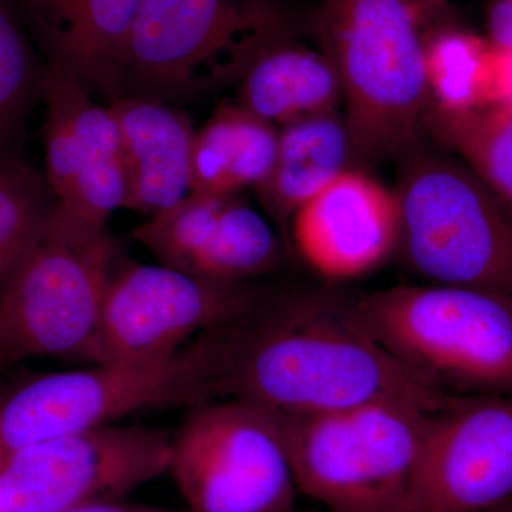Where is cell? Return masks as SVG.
Returning a JSON list of instances; mask_svg holds the SVG:
<instances>
[{"instance_id":"6da1fadb","label":"cell","mask_w":512,"mask_h":512,"mask_svg":"<svg viewBox=\"0 0 512 512\" xmlns=\"http://www.w3.org/2000/svg\"><path fill=\"white\" fill-rule=\"evenodd\" d=\"M211 336L217 400L315 416L386 400L441 409L453 397L400 366L345 293L274 292Z\"/></svg>"},{"instance_id":"7a4b0ae2","label":"cell","mask_w":512,"mask_h":512,"mask_svg":"<svg viewBox=\"0 0 512 512\" xmlns=\"http://www.w3.org/2000/svg\"><path fill=\"white\" fill-rule=\"evenodd\" d=\"M431 0H323L313 18L338 73L353 170L400 160L424 140Z\"/></svg>"},{"instance_id":"3957f363","label":"cell","mask_w":512,"mask_h":512,"mask_svg":"<svg viewBox=\"0 0 512 512\" xmlns=\"http://www.w3.org/2000/svg\"><path fill=\"white\" fill-rule=\"evenodd\" d=\"M363 325L433 389L512 394V299L483 289L399 285L352 295Z\"/></svg>"},{"instance_id":"277c9868","label":"cell","mask_w":512,"mask_h":512,"mask_svg":"<svg viewBox=\"0 0 512 512\" xmlns=\"http://www.w3.org/2000/svg\"><path fill=\"white\" fill-rule=\"evenodd\" d=\"M399 249L431 284L512 299V208L463 161L424 138L400 160Z\"/></svg>"},{"instance_id":"5b68a950","label":"cell","mask_w":512,"mask_h":512,"mask_svg":"<svg viewBox=\"0 0 512 512\" xmlns=\"http://www.w3.org/2000/svg\"><path fill=\"white\" fill-rule=\"evenodd\" d=\"M437 410L386 400L315 416L276 413L296 488L330 512H406Z\"/></svg>"},{"instance_id":"8992f818","label":"cell","mask_w":512,"mask_h":512,"mask_svg":"<svg viewBox=\"0 0 512 512\" xmlns=\"http://www.w3.org/2000/svg\"><path fill=\"white\" fill-rule=\"evenodd\" d=\"M289 19L268 0H143L121 53L119 99L175 106L237 83Z\"/></svg>"},{"instance_id":"52a82bcc","label":"cell","mask_w":512,"mask_h":512,"mask_svg":"<svg viewBox=\"0 0 512 512\" xmlns=\"http://www.w3.org/2000/svg\"><path fill=\"white\" fill-rule=\"evenodd\" d=\"M116 247L52 208L42 237L0 288V360H93Z\"/></svg>"},{"instance_id":"ba28073f","label":"cell","mask_w":512,"mask_h":512,"mask_svg":"<svg viewBox=\"0 0 512 512\" xmlns=\"http://www.w3.org/2000/svg\"><path fill=\"white\" fill-rule=\"evenodd\" d=\"M217 400L211 332L154 365L46 373L0 399V460L57 437L111 426L153 407Z\"/></svg>"},{"instance_id":"9c48e42d","label":"cell","mask_w":512,"mask_h":512,"mask_svg":"<svg viewBox=\"0 0 512 512\" xmlns=\"http://www.w3.org/2000/svg\"><path fill=\"white\" fill-rule=\"evenodd\" d=\"M168 473L190 512H293L298 493L278 414L202 403L171 437Z\"/></svg>"},{"instance_id":"30bf717a","label":"cell","mask_w":512,"mask_h":512,"mask_svg":"<svg viewBox=\"0 0 512 512\" xmlns=\"http://www.w3.org/2000/svg\"><path fill=\"white\" fill-rule=\"evenodd\" d=\"M251 284H221L165 265L114 266L101 309L93 365L165 362L272 295Z\"/></svg>"},{"instance_id":"8fae6325","label":"cell","mask_w":512,"mask_h":512,"mask_svg":"<svg viewBox=\"0 0 512 512\" xmlns=\"http://www.w3.org/2000/svg\"><path fill=\"white\" fill-rule=\"evenodd\" d=\"M171 437L100 427L40 441L0 460V512H63L116 501L168 473Z\"/></svg>"},{"instance_id":"7c38bea8","label":"cell","mask_w":512,"mask_h":512,"mask_svg":"<svg viewBox=\"0 0 512 512\" xmlns=\"http://www.w3.org/2000/svg\"><path fill=\"white\" fill-rule=\"evenodd\" d=\"M512 500V394L453 396L431 416L406 512H477Z\"/></svg>"},{"instance_id":"4fadbf2b","label":"cell","mask_w":512,"mask_h":512,"mask_svg":"<svg viewBox=\"0 0 512 512\" xmlns=\"http://www.w3.org/2000/svg\"><path fill=\"white\" fill-rule=\"evenodd\" d=\"M40 97L45 104V178L53 207L70 220L104 231L126 197L119 126L110 104L46 64Z\"/></svg>"},{"instance_id":"5bb4252c","label":"cell","mask_w":512,"mask_h":512,"mask_svg":"<svg viewBox=\"0 0 512 512\" xmlns=\"http://www.w3.org/2000/svg\"><path fill=\"white\" fill-rule=\"evenodd\" d=\"M158 264L221 282L249 284L282 261L281 239L241 194L190 192L133 232Z\"/></svg>"},{"instance_id":"9a60e30c","label":"cell","mask_w":512,"mask_h":512,"mask_svg":"<svg viewBox=\"0 0 512 512\" xmlns=\"http://www.w3.org/2000/svg\"><path fill=\"white\" fill-rule=\"evenodd\" d=\"M288 237L316 274L359 278L399 249L396 195L365 171L348 170L295 212Z\"/></svg>"},{"instance_id":"2e32d148","label":"cell","mask_w":512,"mask_h":512,"mask_svg":"<svg viewBox=\"0 0 512 512\" xmlns=\"http://www.w3.org/2000/svg\"><path fill=\"white\" fill-rule=\"evenodd\" d=\"M143 0H19L46 66L107 104L119 99L121 53Z\"/></svg>"},{"instance_id":"e0dca14e","label":"cell","mask_w":512,"mask_h":512,"mask_svg":"<svg viewBox=\"0 0 512 512\" xmlns=\"http://www.w3.org/2000/svg\"><path fill=\"white\" fill-rule=\"evenodd\" d=\"M120 133L124 208L151 218L191 192L195 128L174 104L120 97L110 103Z\"/></svg>"},{"instance_id":"ac0fdd59","label":"cell","mask_w":512,"mask_h":512,"mask_svg":"<svg viewBox=\"0 0 512 512\" xmlns=\"http://www.w3.org/2000/svg\"><path fill=\"white\" fill-rule=\"evenodd\" d=\"M295 22L271 33L238 80L242 109L276 128L338 111L342 92L326 53L296 40Z\"/></svg>"},{"instance_id":"d6986e66","label":"cell","mask_w":512,"mask_h":512,"mask_svg":"<svg viewBox=\"0 0 512 512\" xmlns=\"http://www.w3.org/2000/svg\"><path fill=\"white\" fill-rule=\"evenodd\" d=\"M348 170L353 164L345 119L338 111L318 114L279 128L271 173L255 191L288 235L295 212Z\"/></svg>"},{"instance_id":"ffe728a7","label":"cell","mask_w":512,"mask_h":512,"mask_svg":"<svg viewBox=\"0 0 512 512\" xmlns=\"http://www.w3.org/2000/svg\"><path fill=\"white\" fill-rule=\"evenodd\" d=\"M278 128L237 103H222L195 128L191 192L239 194L259 187L274 165Z\"/></svg>"},{"instance_id":"44dd1931","label":"cell","mask_w":512,"mask_h":512,"mask_svg":"<svg viewBox=\"0 0 512 512\" xmlns=\"http://www.w3.org/2000/svg\"><path fill=\"white\" fill-rule=\"evenodd\" d=\"M424 137L453 154L512 208V110L483 107L441 109L430 100L423 117Z\"/></svg>"},{"instance_id":"7402d4cb","label":"cell","mask_w":512,"mask_h":512,"mask_svg":"<svg viewBox=\"0 0 512 512\" xmlns=\"http://www.w3.org/2000/svg\"><path fill=\"white\" fill-rule=\"evenodd\" d=\"M491 50L487 39L457 28L427 33L426 73L430 99L444 110L487 106Z\"/></svg>"},{"instance_id":"603a6c76","label":"cell","mask_w":512,"mask_h":512,"mask_svg":"<svg viewBox=\"0 0 512 512\" xmlns=\"http://www.w3.org/2000/svg\"><path fill=\"white\" fill-rule=\"evenodd\" d=\"M53 204L45 175L0 147V288L42 237Z\"/></svg>"},{"instance_id":"cb8c5ba5","label":"cell","mask_w":512,"mask_h":512,"mask_svg":"<svg viewBox=\"0 0 512 512\" xmlns=\"http://www.w3.org/2000/svg\"><path fill=\"white\" fill-rule=\"evenodd\" d=\"M43 70L15 5L0 0V147L22 124L33 97L40 96Z\"/></svg>"},{"instance_id":"d4e9b609","label":"cell","mask_w":512,"mask_h":512,"mask_svg":"<svg viewBox=\"0 0 512 512\" xmlns=\"http://www.w3.org/2000/svg\"><path fill=\"white\" fill-rule=\"evenodd\" d=\"M487 106L512 110V50H491Z\"/></svg>"},{"instance_id":"484cf974","label":"cell","mask_w":512,"mask_h":512,"mask_svg":"<svg viewBox=\"0 0 512 512\" xmlns=\"http://www.w3.org/2000/svg\"><path fill=\"white\" fill-rule=\"evenodd\" d=\"M487 37L495 49L512 50V0H493L487 9Z\"/></svg>"},{"instance_id":"4316f807","label":"cell","mask_w":512,"mask_h":512,"mask_svg":"<svg viewBox=\"0 0 512 512\" xmlns=\"http://www.w3.org/2000/svg\"><path fill=\"white\" fill-rule=\"evenodd\" d=\"M63 512H167L160 508L146 507V505L121 504L116 501H101L82 505V507L72 508Z\"/></svg>"},{"instance_id":"83f0119b","label":"cell","mask_w":512,"mask_h":512,"mask_svg":"<svg viewBox=\"0 0 512 512\" xmlns=\"http://www.w3.org/2000/svg\"><path fill=\"white\" fill-rule=\"evenodd\" d=\"M477 512H512V500L507 501V503L495 505V507L487 508V510Z\"/></svg>"},{"instance_id":"f1b7e54d","label":"cell","mask_w":512,"mask_h":512,"mask_svg":"<svg viewBox=\"0 0 512 512\" xmlns=\"http://www.w3.org/2000/svg\"><path fill=\"white\" fill-rule=\"evenodd\" d=\"M431 2L444 3L446 0H431Z\"/></svg>"}]
</instances>
